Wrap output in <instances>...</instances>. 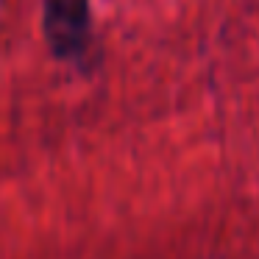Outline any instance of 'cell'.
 <instances>
[{
    "mask_svg": "<svg viewBox=\"0 0 259 259\" xmlns=\"http://www.w3.org/2000/svg\"><path fill=\"white\" fill-rule=\"evenodd\" d=\"M42 25L56 56L78 59L90 48V3L87 0H45Z\"/></svg>",
    "mask_w": 259,
    "mask_h": 259,
    "instance_id": "obj_1",
    "label": "cell"
}]
</instances>
